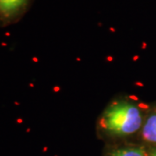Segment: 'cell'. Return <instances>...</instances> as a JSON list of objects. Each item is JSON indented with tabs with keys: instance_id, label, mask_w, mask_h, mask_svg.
<instances>
[{
	"instance_id": "obj_4",
	"label": "cell",
	"mask_w": 156,
	"mask_h": 156,
	"mask_svg": "<svg viewBox=\"0 0 156 156\" xmlns=\"http://www.w3.org/2000/svg\"><path fill=\"white\" fill-rule=\"evenodd\" d=\"M30 0H0V19L5 23L16 21L28 8Z\"/></svg>"
},
{
	"instance_id": "obj_5",
	"label": "cell",
	"mask_w": 156,
	"mask_h": 156,
	"mask_svg": "<svg viewBox=\"0 0 156 156\" xmlns=\"http://www.w3.org/2000/svg\"><path fill=\"white\" fill-rule=\"evenodd\" d=\"M148 156H156V147H148Z\"/></svg>"
},
{
	"instance_id": "obj_2",
	"label": "cell",
	"mask_w": 156,
	"mask_h": 156,
	"mask_svg": "<svg viewBox=\"0 0 156 156\" xmlns=\"http://www.w3.org/2000/svg\"><path fill=\"white\" fill-rule=\"evenodd\" d=\"M102 156H148V147L136 140L106 143Z\"/></svg>"
},
{
	"instance_id": "obj_3",
	"label": "cell",
	"mask_w": 156,
	"mask_h": 156,
	"mask_svg": "<svg viewBox=\"0 0 156 156\" xmlns=\"http://www.w3.org/2000/svg\"><path fill=\"white\" fill-rule=\"evenodd\" d=\"M135 140L148 147H156V102L148 105L143 126Z\"/></svg>"
},
{
	"instance_id": "obj_1",
	"label": "cell",
	"mask_w": 156,
	"mask_h": 156,
	"mask_svg": "<svg viewBox=\"0 0 156 156\" xmlns=\"http://www.w3.org/2000/svg\"><path fill=\"white\" fill-rule=\"evenodd\" d=\"M148 105L132 95L113 97L97 117V138L105 144L135 140L143 126Z\"/></svg>"
}]
</instances>
